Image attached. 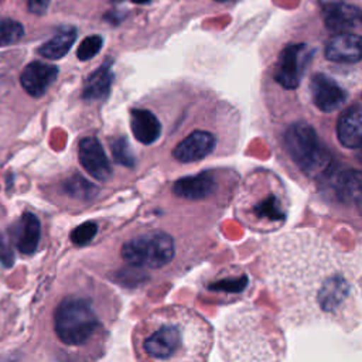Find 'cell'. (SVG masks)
Listing matches in <instances>:
<instances>
[{
	"label": "cell",
	"mask_w": 362,
	"mask_h": 362,
	"mask_svg": "<svg viewBox=\"0 0 362 362\" xmlns=\"http://www.w3.org/2000/svg\"><path fill=\"white\" fill-rule=\"evenodd\" d=\"M133 3H136V4H144V3H147V1H150V0H132Z\"/></svg>",
	"instance_id": "f546056e"
},
{
	"label": "cell",
	"mask_w": 362,
	"mask_h": 362,
	"mask_svg": "<svg viewBox=\"0 0 362 362\" xmlns=\"http://www.w3.org/2000/svg\"><path fill=\"white\" fill-rule=\"evenodd\" d=\"M332 187L337 198L359 208L361 204V173L359 170H344L334 175Z\"/></svg>",
	"instance_id": "d6986e66"
},
{
	"label": "cell",
	"mask_w": 362,
	"mask_h": 362,
	"mask_svg": "<svg viewBox=\"0 0 362 362\" xmlns=\"http://www.w3.org/2000/svg\"><path fill=\"white\" fill-rule=\"evenodd\" d=\"M57 76L58 68L55 65L33 61L23 69L20 75V83L30 96L40 98L54 83Z\"/></svg>",
	"instance_id": "7c38bea8"
},
{
	"label": "cell",
	"mask_w": 362,
	"mask_h": 362,
	"mask_svg": "<svg viewBox=\"0 0 362 362\" xmlns=\"http://www.w3.org/2000/svg\"><path fill=\"white\" fill-rule=\"evenodd\" d=\"M76 38L74 27H61L55 35L38 48V54L47 59H59L68 54Z\"/></svg>",
	"instance_id": "44dd1931"
},
{
	"label": "cell",
	"mask_w": 362,
	"mask_h": 362,
	"mask_svg": "<svg viewBox=\"0 0 362 362\" xmlns=\"http://www.w3.org/2000/svg\"><path fill=\"white\" fill-rule=\"evenodd\" d=\"M216 146V139L211 132L194 130L182 139L173 150L175 160L181 163L199 161L209 156Z\"/></svg>",
	"instance_id": "8fae6325"
},
{
	"label": "cell",
	"mask_w": 362,
	"mask_h": 362,
	"mask_svg": "<svg viewBox=\"0 0 362 362\" xmlns=\"http://www.w3.org/2000/svg\"><path fill=\"white\" fill-rule=\"evenodd\" d=\"M49 1L51 0H27V7H28L30 13L42 16L48 10Z\"/></svg>",
	"instance_id": "f1b7e54d"
},
{
	"label": "cell",
	"mask_w": 362,
	"mask_h": 362,
	"mask_svg": "<svg viewBox=\"0 0 362 362\" xmlns=\"http://www.w3.org/2000/svg\"><path fill=\"white\" fill-rule=\"evenodd\" d=\"M359 262L313 230L287 232L266 253V277L293 321L346 327L361 318Z\"/></svg>",
	"instance_id": "6da1fadb"
},
{
	"label": "cell",
	"mask_w": 362,
	"mask_h": 362,
	"mask_svg": "<svg viewBox=\"0 0 362 362\" xmlns=\"http://www.w3.org/2000/svg\"><path fill=\"white\" fill-rule=\"evenodd\" d=\"M308 88L314 105L325 113L338 110L348 98L345 89L325 74H314L310 79Z\"/></svg>",
	"instance_id": "9c48e42d"
},
{
	"label": "cell",
	"mask_w": 362,
	"mask_h": 362,
	"mask_svg": "<svg viewBox=\"0 0 362 362\" xmlns=\"http://www.w3.org/2000/svg\"><path fill=\"white\" fill-rule=\"evenodd\" d=\"M262 192H250L240 202V214L247 218L252 226L274 228L286 221L287 201L284 191L272 184V188L262 187Z\"/></svg>",
	"instance_id": "52a82bcc"
},
{
	"label": "cell",
	"mask_w": 362,
	"mask_h": 362,
	"mask_svg": "<svg viewBox=\"0 0 362 362\" xmlns=\"http://www.w3.org/2000/svg\"><path fill=\"white\" fill-rule=\"evenodd\" d=\"M103 40L100 35H89L82 40L76 49V57L79 61H88L93 58L102 48Z\"/></svg>",
	"instance_id": "d4e9b609"
},
{
	"label": "cell",
	"mask_w": 362,
	"mask_h": 362,
	"mask_svg": "<svg viewBox=\"0 0 362 362\" xmlns=\"http://www.w3.org/2000/svg\"><path fill=\"white\" fill-rule=\"evenodd\" d=\"M215 1H225V0H215Z\"/></svg>",
	"instance_id": "4dcf8cb0"
},
{
	"label": "cell",
	"mask_w": 362,
	"mask_h": 362,
	"mask_svg": "<svg viewBox=\"0 0 362 362\" xmlns=\"http://www.w3.org/2000/svg\"><path fill=\"white\" fill-rule=\"evenodd\" d=\"M96 233H98V226L95 222H90V221L83 222L71 232V240L78 246H83L89 243L96 236Z\"/></svg>",
	"instance_id": "484cf974"
},
{
	"label": "cell",
	"mask_w": 362,
	"mask_h": 362,
	"mask_svg": "<svg viewBox=\"0 0 362 362\" xmlns=\"http://www.w3.org/2000/svg\"><path fill=\"white\" fill-rule=\"evenodd\" d=\"M0 263L6 267L13 266L14 263V252L10 243L3 236H0Z\"/></svg>",
	"instance_id": "83f0119b"
},
{
	"label": "cell",
	"mask_w": 362,
	"mask_h": 362,
	"mask_svg": "<svg viewBox=\"0 0 362 362\" xmlns=\"http://www.w3.org/2000/svg\"><path fill=\"white\" fill-rule=\"evenodd\" d=\"M216 189V178L212 171H202L195 175L178 178L173 185V192L185 199H204Z\"/></svg>",
	"instance_id": "5bb4252c"
},
{
	"label": "cell",
	"mask_w": 362,
	"mask_h": 362,
	"mask_svg": "<svg viewBox=\"0 0 362 362\" xmlns=\"http://www.w3.org/2000/svg\"><path fill=\"white\" fill-rule=\"evenodd\" d=\"M99 328L100 320L88 298L66 297L55 308L54 329L65 345H83Z\"/></svg>",
	"instance_id": "277c9868"
},
{
	"label": "cell",
	"mask_w": 362,
	"mask_h": 362,
	"mask_svg": "<svg viewBox=\"0 0 362 362\" xmlns=\"http://www.w3.org/2000/svg\"><path fill=\"white\" fill-rule=\"evenodd\" d=\"M324 55L328 61L355 64L361 61V37L352 33H339L325 45Z\"/></svg>",
	"instance_id": "4fadbf2b"
},
{
	"label": "cell",
	"mask_w": 362,
	"mask_h": 362,
	"mask_svg": "<svg viewBox=\"0 0 362 362\" xmlns=\"http://www.w3.org/2000/svg\"><path fill=\"white\" fill-rule=\"evenodd\" d=\"M112 81H113V72L110 69V62L106 61L103 65H100L98 69L89 74L88 78L85 79L82 98L86 100L105 99L110 92Z\"/></svg>",
	"instance_id": "ffe728a7"
},
{
	"label": "cell",
	"mask_w": 362,
	"mask_h": 362,
	"mask_svg": "<svg viewBox=\"0 0 362 362\" xmlns=\"http://www.w3.org/2000/svg\"><path fill=\"white\" fill-rule=\"evenodd\" d=\"M78 157L83 170L98 181H107L112 175V167L106 153L93 136L83 137L78 144Z\"/></svg>",
	"instance_id": "30bf717a"
},
{
	"label": "cell",
	"mask_w": 362,
	"mask_h": 362,
	"mask_svg": "<svg viewBox=\"0 0 362 362\" xmlns=\"http://www.w3.org/2000/svg\"><path fill=\"white\" fill-rule=\"evenodd\" d=\"M65 191L71 197L79 198V199H89L96 194V187L89 184L85 178L75 175L65 182Z\"/></svg>",
	"instance_id": "cb8c5ba5"
},
{
	"label": "cell",
	"mask_w": 362,
	"mask_h": 362,
	"mask_svg": "<svg viewBox=\"0 0 362 362\" xmlns=\"http://www.w3.org/2000/svg\"><path fill=\"white\" fill-rule=\"evenodd\" d=\"M338 141L346 148H359L362 137V112L361 105L349 106L337 123Z\"/></svg>",
	"instance_id": "2e32d148"
},
{
	"label": "cell",
	"mask_w": 362,
	"mask_h": 362,
	"mask_svg": "<svg viewBox=\"0 0 362 362\" xmlns=\"http://www.w3.org/2000/svg\"><path fill=\"white\" fill-rule=\"evenodd\" d=\"M209 327L187 310L148 320L141 349L151 359H201L209 346Z\"/></svg>",
	"instance_id": "7a4b0ae2"
},
{
	"label": "cell",
	"mask_w": 362,
	"mask_h": 362,
	"mask_svg": "<svg viewBox=\"0 0 362 362\" xmlns=\"http://www.w3.org/2000/svg\"><path fill=\"white\" fill-rule=\"evenodd\" d=\"M322 16L325 27L338 33H345L351 28H355L361 23V10L356 6L344 1L327 4L324 7Z\"/></svg>",
	"instance_id": "9a60e30c"
},
{
	"label": "cell",
	"mask_w": 362,
	"mask_h": 362,
	"mask_svg": "<svg viewBox=\"0 0 362 362\" xmlns=\"http://www.w3.org/2000/svg\"><path fill=\"white\" fill-rule=\"evenodd\" d=\"M41 236V225L38 218L31 212H24L16 226L14 242L23 255H31L35 252Z\"/></svg>",
	"instance_id": "ac0fdd59"
},
{
	"label": "cell",
	"mask_w": 362,
	"mask_h": 362,
	"mask_svg": "<svg viewBox=\"0 0 362 362\" xmlns=\"http://www.w3.org/2000/svg\"><path fill=\"white\" fill-rule=\"evenodd\" d=\"M307 58L305 44H288L284 47L274 68L276 82L286 89H296L301 81Z\"/></svg>",
	"instance_id": "ba28073f"
},
{
	"label": "cell",
	"mask_w": 362,
	"mask_h": 362,
	"mask_svg": "<svg viewBox=\"0 0 362 362\" xmlns=\"http://www.w3.org/2000/svg\"><path fill=\"white\" fill-rule=\"evenodd\" d=\"M130 129L133 136L141 144H153L161 133V124L157 116L147 109H132L130 110Z\"/></svg>",
	"instance_id": "e0dca14e"
},
{
	"label": "cell",
	"mask_w": 362,
	"mask_h": 362,
	"mask_svg": "<svg viewBox=\"0 0 362 362\" xmlns=\"http://www.w3.org/2000/svg\"><path fill=\"white\" fill-rule=\"evenodd\" d=\"M23 35H24V27L21 23L11 18L0 20V47L14 44Z\"/></svg>",
	"instance_id": "603a6c76"
},
{
	"label": "cell",
	"mask_w": 362,
	"mask_h": 362,
	"mask_svg": "<svg viewBox=\"0 0 362 362\" xmlns=\"http://www.w3.org/2000/svg\"><path fill=\"white\" fill-rule=\"evenodd\" d=\"M221 344L223 356L229 359H276V342L266 329L264 321L250 311L239 313L225 325Z\"/></svg>",
	"instance_id": "3957f363"
},
{
	"label": "cell",
	"mask_w": 362,
	"mask_h": 362,
	"mask_svg": "<svg viewBox=\"0 0 362 362\" xmlns=\"http://www.w3.org/2000/svg\"><path fill=\"white\" fill-rule=\"evenodd\" d=\"M122 257L132 266L160 269L174 257L173 238L164 232H148L129 239L122 246Z\"/></svg>",
	"instance_id": "8992f818"
},
{
	"label": "cell",
	"mask_w": 362,
	"mask_h": 362,
	"mask_svg": "<svg viewBox=\"0 0 362 362\" xmlns=\"http://www.w3.org/2000/svg\"><path fill=\"white\" fill-rule=\"evenodd\" d=\"M247 286V277L245 274L239 277H229L221 281H216L209 286V290L226 291V293H240Z\"/></svg>",
	"instance_id": "4316f807"
},
{
	"label": "cell",
	"mask_w": 362,
	"mask_h": 362,
	"mask_svg": "<svg viewBox=\"0 0 362 362\" xmlns=\"http://www.w3.org/2000/svg\"><path fill=\"white\" fill-rule=\"evenodd\" d=\"M284 146L291 160L311 178L327 174L332 157L317 137L315 130L307 123L290 126L284 134Z\"/></svg>",
	"instance_id": "5b68a950"
},
{
	"label": "cell",
	"mask_w": 362,
	"mask_h": 362,
	"mask_svg": "<svg viewBox=\"0 0 362 362\" xmlns=\"http://www.w3.org/2000/svg\"><path fill=\"white\" fill-rule=\"evenodd\" d=\"M110 150L113 154V158L117 164L127 167V168H133L136 165V157L132 151V147L127 141L126 137H115L113 140H110Z\"/></svg>",
	"instance_id": "7402d4cb"
}]
</instances>
